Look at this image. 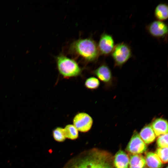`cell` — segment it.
Wrapping results in <instances>:
<instances>
[{"instance_id":"1","label":"cell","mask_w":168,"mask_h":168,"mask_svg":"<svg viewBox=\"0 0 168 168\" xmlns=\"http://www.w3.org/2000/svg\"><path fill=\"white\" fill-rule=\"evenodd\" d=\"M113 157L97 148L85 150L69 160L63 168H115Z\"/></svg>"},{"instance_id":"2","label":"cell","mask_w":168,"mask_h":168,"mask_svg":"<svg viewBox=\"0 0 168 168\" xmlns=\"http://www.w3.org/2000/svg\"><path fill=\"white\" fill-rule=\"evenodd\" d=\"M70 50L88 62L96 60L100 54L97 45L91 38L78 39L71 44Z\"/></svg>"},{"instance_id":"3","label":"cell","mask_w":168,"mask_h":168,"mask_svg":"<svg viewBox=\"0 0 168 168\" xmlns=\"http://www.w3.org/2000/svg\"><path fill=\"white\" fill-rule=\"evenodd\" d=\"M56 61L59 72L63 77H75L81 74L82 70L75 60L61 54L56 57Z\"/></svg>"},{"instance_id":"4","label":"cell","mask_w":168,"mask_h":168,"mask_svg":"<svg viewBox=\"0 0 168 168\" xmlns=\"http://www.w3.org/2000/svg\"><path fill=\"white\" fill-rule=\"evenodd\" d=\"M111 54L115 66H121L131 58L132 51L128 44L122 42L114 46Z\"/></svg>"},{"instance_id":"5","label":"cell","mask_w":168,"mask_h":168,"mask_svg":"<svg viewBox=\"0 0 168 168\" xmlns=\"http://www.w3.org/2000/svg\"><path fill=\"white\" fill-rule=\"evenodd\" d=\"M147 146L136 131H135L128 143L126 150L130 154H140L145 152Z\"/></svg>"},{"instance_id":"6","label":"cell","mask_w":168,"mask_h":168,"mask_svg":"<svg viewBox=\"0 0 168 168\" xmlns=\"http://www.w3.org/2000/svg\"><path fill=\"white\" fill-rule=\"evenodd\" d=\"M93 120L91 117L85 112L77 114L73 120V125L77 129L82 132H86L91 128Z\"/></svg>"},{"instance_id":"7","label":"cell","mask_w":168,"mask_h":168,"mask_svg":"<svg viewBox=\"0 0 168 168\" xmlns=\"http://www.w3.org/2000/svg\"><path fill=\"white\" fill-rule=\"evenodd\" d=\"M114 46V40L112 35L106 33L101 35L97 45L100 54L109 55L111 53Z\"/></svg>"},{"instance_id":"8","label":"cell","mask_w":168,"mask_h":168,"mask_svg":"<svg viewBox=\"0 0 168 168\" xmlns=\"http://www.w3.org/2000/svg\"><path fill=\"white\" fill-rule=\"evenodd\" d=\"M147 29L151 35L157 38H163L168 34L167 25L163 21H154L148 25Z\"/></svg>"},{"instance_id":"9","label":"cell","mask_w":168,"mask_h":168,"mask_svg":"<svg viewBox=\"0 0 168 168\" xmlns=\"http://www.w3.org/2000/svg\"><path fill=\"white\" fill-rule=\"evenodd\" d=\"M93 73L102 82L106 84H110L112 79L111 71L105 64L100 65L93 71Z\"/></svg>"},{"instance_id":"10","label":"cell","mask_w":168,"mask_h":168,"mask_svg":"<svg viewBox=\"0 0 168 168\" xmlns=\"http://www.w3.org/2000/svg\"><path fill=\"white\" fill-rule=\"evenodd\" d=\"M113 162L115 168H129V156L121 150H119L113 157Z\"/></svg>"},{"instance_id":"11","label":"cell","mask_w":168,"mask_h":168,"mask_svg":"<svg viewBox=\"0 0 168 168\" xmlns=\"http://www.w3.org/2000/svg\"><path fill=\"white\" fill-rule=\"evenodd\" d=\"M151 125L156 137L168 133L167 121L164 119H156Z\"/></svg>"},{"instance_id":"12","label":"cell","mask_w":168,"mask_h":168,"mask_svg":"<svg viewBox=\"0 0 168 168\" xmlns=\"http://www.w3.org/2000/svg\"><path fill=\"white\" fill-rule=\"evenodd\" d=\"M144 158L146 165L149 168H162L164 166L160 159L155 153L147 152Z\"/></svg>"},{"instance_id":"13","label":"cell","mask_w":168,"mask_h":168,"mask_svg":"<svg viewBox=\"0 0 168 168\" xmlns=\"http://www.w3.org/2000/svg\"><path fill=\"white\" fill-rule=\"evenodd\" d=\"M139 135L146 144H149L153 142L156 137L151 125L150 124L145 126L141 129Z\"/></svg>"},{"instance_id":"14","label":"cell","mask_w":168,"mask_h":168,"mask_svg":"<svg viewBox=\"0 0 168 168\" xmlns=\"http://www.w3.org/2000/svg\"><path fill=\"white\" fill-rule=\"evenodd\" d=\"M129 168H144L146 165L144 157L142 155L129 153Z\"/></svg>"},{"instance_id":"15","label":"cell","mask_w":168,"mask_h":168,"mask_svg":"<svg viewBox=\"0 0 168 168\" xmlns=\"http://www.w3.org/2000/svg\"><path fill=\"white\" fill-rule=\"evenodd\" d=\"M155 18L161 21L166 20L168 17V7L165 3H160L156 7L154 12Z\"/></svg>"},{"instance_id":"16","label":"cell","mask_w":168,"mask_h":168,"mask_svg":"<svg viewBox=\"0 0 168 168\" xmlns=\"http://www.w3.org/2000/svg\"><path fill=\"white\" fill-rule=\"evenodd\" d=\"M64 130L66 138L75 140L78 138V130L73 125L69 124L67 125Z\"/></svg>"},{"instance_id":"17","label":"cell","mask_w":168,"mask_h":168,"mask_svg":"<svg viewBox=\"0 0 168 168\" xmlns=\"http://www.w3.org/2000/svg\"><path fill=\"white\" fill-rule=\"evenodd\" d=\"M53 135L54 139L58 142H63L66 139L64 128L58 127L53 131Z\"/></svg>"},{"instance_id":"18","label":"cell","mask_w":168,"mask_h":168,"mask_svg":"<svg viewBox=\"0 0 168 168\" xmlns=\"http://www.w3.org/2000/svg\"><path fill=\"white\" fill-rule=\"evenodd\" d=\"M100 84V81L96 77H90L86 80L85 82V86L88 89L91 90L98 88Z\"/></svg>"},{"instance_id":"19","label":"cell","mask_w":168,"mask_h":168,"mask_svg":"<svg viewBox=\"0 0 168 168\" xmlns=\"http://www.w3.org/2000/svg\"><path fill=\"white\" fill-rule=\"evenodd\" d=\"M156 154L158 156L163 163L165 164L168 162V147L157 148Z\"/></svg>"},{"instance_id":"20","label":"cell","mask_w":168,"mask_h":168,"mask_svg":"<svg viewBox=\"0 0 168 168\" xmlns=\"http://www.w3.org/2000/svg\"><path fill=\"white\" fill-rule=\"evenodd\" d=\"M156 144L158 148L168 147V133L159 136L157 139Z\"/></svg>"},{"instance_id":"21","label":"cell","mask_w":168,"mask_h":168,"mask_svg":"<svg viewBox=\"0 0 168 168\" xmlns=\"http://www.w3.org/2000/svg\"><path fill=\"white\" fill-rule=\"evenodd\" d=\"M144 168H149L147 167H145Z\"/></svg>"},{"instance_id":"22","label":"cell","mask_w":168,"mask_h":168,"mask_svg":"<svg viewBox=\"0 0 168 168\" xmlns=\"http://www.w3.org/2000/svg\"><path fill=\"white\" fill-rule=\"evenodd\" d=\"M165 168H168V167L167 166H166V167Z\"/></svg>"}]
</instances>
